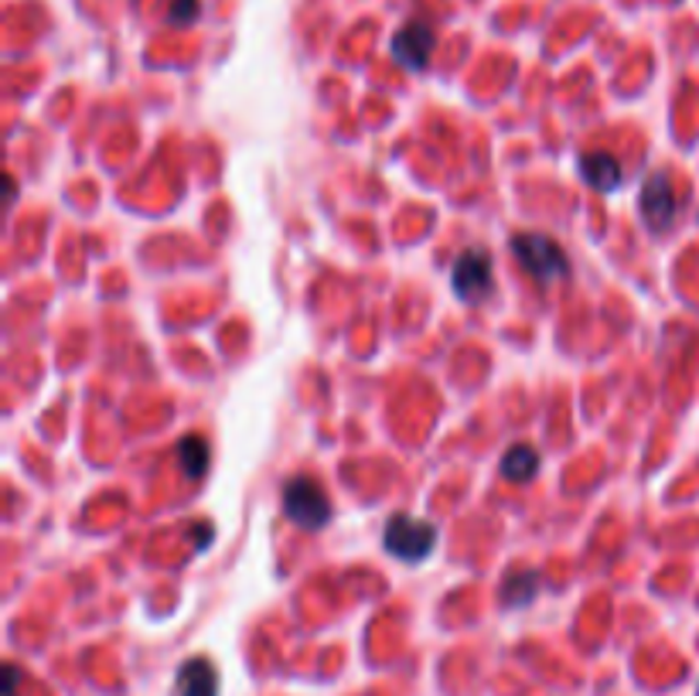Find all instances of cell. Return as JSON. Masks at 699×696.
I'll return each instance as SVG.
<instances>
[{"label":"cell","mask_w":699,"mask_h":696,"mask_svg":"<svg viewBox=\"0 0 699 696\" xmlns=\"http://www.w3.org/2000/svg\"><path fill=\"white\" fill-rule=\"evenodd\" d=\"M434 28L424 21H409L393 34V55L406 68H424L434 52Z\"/></svg>","instance_id":"8992f818"},{"label":"cell","mask_w":699,"mask_h":696,"mask_svg":"<svg viewBox=\"0 0 699 696\" xmlns=\"http://www.w3.org/2000/svg\"><path fill=\"white\" fill-rule=\"evenodd\" d=\"M539 471V450L533 444H512L505 450V458H502V475L509 481H518V485H526L533 481Z\"/></svg>","instance_id":"9c48e42d"},{"label":"cell","mask_w":699,"mask_h":696,"mask_svg":"<svg viewBox=\"0 0 699 696\" xmlns=\"http://www.w3.org/2000/svg\"><path fill=\"white\" fill-rule=\"evenodd\" d=\"M178 461H182L188 478H201L208 471V444H205V437H198V434L185 437L178 444Z\"/></svg>","instance_id":"8fae6325"},{"label":"cell","mask_w":699,"mask_h":696,"mask_svg":"<svg viewBox=\"0 0 699 696\" xmlns=\"http://www.w3.org/2000/svg\"><path fill=\"white\" fill-rule=\"evenodd\" d=\"M536 590H539V574L536 570H515L502 584V605L505 608L529 605L536 598Z\"/></svg>","instance_id":"30bf717a"},{"label":"cell","mask_w":699,"mask_h":696,"mask_svg":"<svg viewBox=\"0 0 699 696\" xmlns=\"http://www.w3.org/2000/svg\"><path fill=\"white\" fill-rule=\"evenodd\" d=\"M18 683H21V670L14 663H8V670H4V696H18Z\"/></svg>","instance_id":"4fadbf2b"},{"label":"cell","mask_w":699,"mask_h":696,"mask_svg":"<svg viewBox=\"0 0 699 696\" xmlns=\"http://www.w3.org/2000/svg\"><path fill=\"white\" fill-rule=\"evenodd\" d=\"M195 18H198V0H174V8H171L174 24H188Z\"/></svg>","instance_id":"7c38bea8"},{"label":"cell","mask_w":699,"mask_h":696,"mask_svg":"<svg viewBox=\"0 0 699 696\" xmlns=\"http://www.w3.org/2000/svg\"><path fill=\"white\" fill-rule=\"evenodd\" d=\"M512 257L526 267L529 276H536V281H543V284L564 281V276L570 273L564 247L543 232H518L512 239Z\"/></svg>","instance_id":"6da1fadb"},{"label":"cell","mask_w":699,"mask_h":696,"mask_svg":"<svg viewBox=\"0 0 699 696\" xmlns=\"http://www.w3.org/2000/svg\"><path fill=\"white\" fill-rule=\"evenodd\" d=\"M174 696H219V676L208 659H188L178 670Z\"/></svg>","instance_id":"52a82bcc"},{"label":"cell","mask_w":699,"mask_h":696,"mask_svg":"<svg viewBox=\"0 0 699 696\" xmlns=\"http://www.w3.org/2000/svg\"><path fill=\"white\" fill-rule=\"evenodd\" d=\"M284 512H287L291 522H297L301 530L314 533V530L328 526L331 502L314 478H291L287 489H284Z\"/></svg>","instance_id":"3957f363"},{"label":"cell","mask_w":699,"mask_h":696,"mask_svg":"<svg viewBox=\"0 0 699 696\" xmlns=\"http://www.w3.org/2000/svg\"><path fill=\"white\" fill-rule=\"evenodd\" d=\"M642 219L652 232H666L676 219V188L669 185V174H648L642 185Z\"/></svg>","instance_id":"5b68a950"},{"label":"cell","mask_w":699,"mask_h":696,"mask_svg":"<svg viewBox=\"0 0 699 696\" xmlns=\"http://www.w3.org/2000/svg\"><path fill=\"white\" fill-rule=\"evenodd\" d=\"M495 284V273H492V257H488L484 250L471 247L465 250L458 260H454V270H450V287L454 294H458L461 301H481L488 291H492Z\"/></svg>","instance_id":"277c9868"},{"label":"cell","mask_w":699,"mask_h":696,"mask_svg":"<svg viewBox=\"0 0 699 696\" xmlns=\"http://www.w3.org/2000/svg\"><path fill=\"white\" fill-rule=\"evenodd\" d=\"M382 546H386V553L396 556V561L419 564V561H427L437 546V526L419 515H393L386 522Z\"/></svg>","instance_id":"7a4b0ae2"},{"label":"cell","mask_w":699,"mask_h":696,"mask_svg":"<svg viewBox=\"0 0 699 696\" xmlns=\"http://www.w3.org/2000/svg\"><path fill=\"white\" fill-rule=\"evenodd\" d=\"M580 174L583 182L598 192H614L621 185V164L608 151H587L580 157Z\"/></svg>","instance_id":"ba28073f"}]
</instances>
